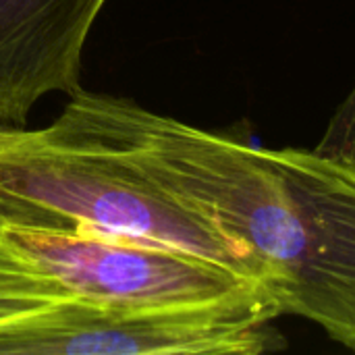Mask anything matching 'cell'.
<instances>
[{
  "label": "cell",
  "instance_id": "cell-1",
  "mask_svg": "<svg viewBox=\"0 0 355 355\" xmlns=\"http://www.w3.org/2000/svg\"><path fill=\"white\" fill-rule=\"evenodd\" d=\"M56 123L135 164L252 260L281 316L355 354V156L264 148L87 89Z\"/></svg>",
  "mask_w": 355,
  "mask_h": 355
},
{
  "label": "cell",
  "instance_id": "cell-2",
  "mask_svg": "<svg viewBox=\"0 0 355 355\" xmlns=\"http://www.w3.org/2000/svg\"><path fill=\"white\" fill-rule=\"evenodd\" d=\"M0 229L131 237L266 283L252 260L135 164L56 121L44 129L0 125Z\"/></svg>",
  "mask_w": 355,
  "mask_h": 355
},
{
  "label": "cell",
  "instance_id": "cell-3",
  "mask_svg": "<svg viewBox=\"0 0 355 355\" xmlns=\"http://www.w3.org/2000/svg\"><path fill=\"white\" fill-rule=\"evenodd\" d=\"M2 233L75 300L125 310H231L281 318L266 283L160 243L94 231Z\"/></svg>",
  "mask_w": 355,
  "mask_h": 355
},
{
  "label": "cell",
  "instance_id": "cell-4",
  "mask_svg": "<svg viewBox=\"0 0 355 355\" xmlns=\"http://www.w3.org/2000/svg\"><path fill=\"white\" fill-rule=\"evenodd\" d=\"M275 318L231 310H125L60 302L0 327V355H256L285 347Z\"/></svg>",
  "mask_w": 355,
  "mask_h": 355
},
{
  "label": "cell",
  "instance_id": "cell-5",
  "mask_svg": "<svg viewBox=\"0 0 355 355\" xmlns=\"http://www.w3.org/2000/svg\"><path fill=\"white\" fill-rule=\"evenodd\" d=\"M106 2L0 0V125L25 127L44 96L83 89V48Z\"/></svg>",
  "mask_w": 355,
  "mask_h": 355
},
{
  "label": "cell",
  "instance_id": "cell-6",
  "mask_svg": "<svg viewBox=\"0 0 355 355\" xmlns=\"http://www.w3.org/2000/svg\"><path fill=\"white\" fill-rule=\"evenodd\" d=\"M73 295L21 254L0 229V327L31 318Z\"/></svg>",
  "mask_w": 355,
  "mask_h": 355
},
{
  "label": "cell",
  "instance_id": "cell-7",
  "mask_svg": "<svg viewBox=\"0 0 355 355\" xmlns=\"http://www.w3.org/2000/svg\"><path fill=\"white\" fill-rule=\"evenodd\" d=\"M316 148L324 152L355 156V87L331 119V125Z\"/></svg>",
  "mask_w": 355,
  "mask_h": 355
}]
</instances>
